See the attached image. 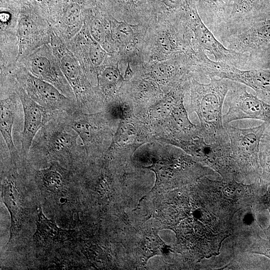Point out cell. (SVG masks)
Returning <instances> with one entry per match:
<instances>
[{
  "label": "cell",
  "mask_w": 270,
  "mask_h": 270,
  "mask_svg": "<svg viewBox=\"0 0 270 270\" xmlns=\"http://www.w3.org/2000/svg\"></svg>",
  "instance_id": "obj_31"
},
{
  "label": "cell",
  "mask_w": 270,
  "mask_h": 270,
  "mask_svg": "<svg viewBox=\"0 0 270 270\" xmlns=\"http://www.w3.org/2000/svg\"><path fill=\"white\" fill-rule=\"evenodd\" d=\"M268 10L244 24L225 32L218 38L226 48L248 54L252 69L260 68L270 52V18Z\"/></svg>",
  "instance_id": "obj_4"
},
{
  "label": "cell",
  "mask_w": 270,
  "mask_h": 270,
  "mask_svg": "<svg viewBox=\"0 0 270 270\" xmlns=\"http://www.w3.org/2000/svg\"><path fill=\"white\" fill-rule=\"evenodd\" d=\"M210 74L212 77L228 79L251 88L259 98L270 104V68L242 70L214 61Z\"/></svg>",
  "instance_id": "obj_16"
},
{
  "label": "cell",
  "mask_w": 270,
  "mask_h": 270,
  "mask_svg": "<svg viewBox=\"0 0 270 270\" xmlns=\"http://www.w3.org/2000/svg\"><path fill=\"white\" fill-rule=\"evenodd\" d=\"M232 236H236V244L241 250L270 258V240L262 238L256 232L249 234L240 232Z\"/></svg>",
  "instance_id": "obj_24"
},
{
  "label": "cell",
  "mask_w": 270,
  "mask_h": 270,
  "mask_svg": "<svg viewBox=\"0 0 270 270\" xmlns=\"http://www.w3.org/2000/svg\"><path fill=\"white\" fill-rule=\"evenodd\" d=\"M224 102L228 107L222 116L224 126L238 120L250 118L263 121L266 128H270V104L248 92L246 85L232 81Z\"/></svg>",
  "instance_id": "obj_11"
},
{
  "label": "cell",
  "mask_w": 270,
  "mask_h": 270,
  "mask_svg": "<svg viewBox=\"0 0 270 270\" xmlns=\"http://www.w3.org/2000/svg\"><path fill=\"white\" fill-rule=\"evenodd\" d=\"M21 4L12 0H0V72H10L18 61V18Z\"/></svg>",
  "instance_id": "obj_14"
},
{
  "label": "cell",
  "mask_w": 270,
  "mask_h": 270,
  "mask_svg": "<svg viewBox=\"0 0 270 270\" xmlns=\"http://www.w3.org/2000/svg\"><path fill=\"white\" fill-rule=\"evenodd\" d=\"M228 135L233 159L238 168L241 182H259L261 168L258 154L261 138L266 124L248 128L224 126Z\"/></svg>",
  "instance_id": "obj_5"
},
{
  "label": "cell",
  "mask_w": 270,
  "mask_h": 270,
  "mask_svg": "<svg viewBox=\"0 0 270 270\" xmlns=\"http://www.w3.org/2000/svg\"><path fill=\"white\" fill-rule=\"evenodd\" d=\"M8 169L2 172V197L11 216L10 238L11 240L20 224L22 210V201L18 192L16 163L10 157Z\"/></svg>",
  "instance_id": "obj_19"
},
{
  "label": "cell",
  "mask_w": 270,
  "mask_h": 270,
  "mask_svg": "<svg viewBox=\"0 0 270 270\" xmlns=\"http://www.w3.org/2000/svg\"><path fill=\"white\" fill-rule=\"evenodd\" d=\"M20 98L15 91L0 98V130L12 158L16 162L18 150L14 144L12 130Z\"/></svg>",
  "instance_id": "obj_20"
},
{
  "label": "cell",
  "mask_w": 270,
  "mask_h": 270,
  "mask_svg": "<svg viewBox=\"0 0 270 270\" xmlns=\"http://www.w3.org/2000/svg\"><path fill=\"white\" fill-rule=\"evenodd\" d=\"M42 212L40 206L35 238L47 242L61 240L66 231L59 228L53 221L46 218Z\"/></svg>",
  "instance_id": "obj_25"
},
{
  "label": "cell",
  "mask_w": 270,
  "mask_h": 270,
  "mask_svg": "<svg viewBox=\"0 0 270 270\" xmlns=\"http://www.w3.org/2000/svg\"><path fill=\"white\" fill-rule=\"evenodd\" d=\"M186 2L185 20L199 46L212 54L216 62L242 70L250 69L252 64L249 56L225 47L204 23L196 10L195 4L192 0Z\"/></svg>",
  "instance_id": "obj_10"
},
{
  "label": "cell",
  "mask_w": 270,
  "mask_h": 270,
  "mask_svg": "<svg viewBox=\"0 0 270 270\" xmlns=\"http://www.w3.org/2000/svg\"><path fill=\"white\" fill-rule=\"evenodd\" d=\"M119 74L117 70L111 64L106 66L98 76V88L102 96L106 98L112 96L114 92Z\"/></svg>",
  "instance_id": "obj_26"
},
{
  "label": "cell",
  "mask_w": 270,
  "mask_h": 270,
  "mask_svg": "<svg viewBox=\"0 0 270 270\" xmlns=\"http://www.w3.org/2000/svg\"><path fill=\"white\" fill-rule=\"evenodd\" d=\"M199 3V16L216 38L227 19V4L223 0H200Z\"/></svg>",
  "instance_id": "obj_22"
},
{
  "label": "cell",
  "mask_w": 270,
  "mask_h": 270,
  "mask_svg": "<svg viewBox=\"0 0 270 270\" xmlns=\"http://www.w3.org/2000/svg\"><path fill=\"white\" fill-rule=\"evenodd\" d=\"M260 204L266 208L270 216V184L268 186L266 190L262 196L260 200ZM263 232L266 236L267 238L270 240V224L266 228L263 229Z\"/></svg>",
  "instance_id": "obj_29"
},
{
  "label": "cell",
  "mask_w": 270,
  "mask_h": 270,
  "mask_svg": "<svg viewBox=\"0 0 270 270\" xmlns=\"http://www.w3.org/2000/svg\"><path fill=\"white\" fill-rule=\"evenodd\" d=\"M62 71L75 94L79 108L87 113L102 94L91 84L86 72L65 42L53 31L50 43Z\"/></svg>",
  "instance_id": "obj_6"
},
{
  "label": "cell",
  "mask_w": 270,
  "mask_h": 270,
  "mask_svg": "<svg viewBox=\"0 0 270 270\" xmlns=\"http://www.w3.org/2000/svg\"><path fill=\"white\" fill-rule=\"evenodd\" d=\"M258 160L262 171L260 182L268 188L270 184V134L265 132L260 142Z\"/></svg>",
  "instance_id": "obj_27"
},
{
  "label": "cell",
  "mask_w": 270,
  "mask_h": 270,
  "mask_svg": "<svg viewBox=\"0 0 270 270\" xmlns=\"http://www.w3.org/2000/svg\"><path fill=\"white\" fill-rule=\"evenodd\" d=\"M174 144L192 155L198 162L218 173L222 180L241 182L231 147L206 143L202 135L176 142Z\"/></svg>",
  "instance_id": "obj_9"
},
{
  "label": "cell",
  "mask_w": 270,
  "mask_h": 270,
  "mask_svg": "<svg viewBox=\"0 0 270 270\" xmlns=\"http://www.w3.org/2000/svg\"><path fill=\"white\" fill-rule=\"evenodd\" d=\"M184 192H177L182 245L198 261L218 255L224 240L232 234L237 211L207 176Z\"/></svg>",
  "instance_id": "obj_1"
},
{
  "label": "cell",
  "mask_w": 270,
  "mask_h": 270,
  "mask_svg": "<svg viewBox=\"0 0 270 270\" xmlns=\"http://www.w3.org/2000/svg\"><path fill=\"white\" fill-rule=\"evenodd\" d=\"M64 114L56 116L38 131L30 151L44 155L50 162L72 168L85 149L78 143V136L68 132Z\"/></svg>",
  "instance_id": "obj_3"
},
{
  "label": "cell",
  "mask_w": 270,
  "mask_h": 270,
  "mask_svg": "<svg viewBox=\"0 0 270 270\" xmlns=\"http://www.w3.org/2000/svg\"><path fill=\"white\" fill-rule=\"evenodd\" d=\"M84 24L93 38L106 52H111L112 38L110 22H108L104 17L94 13L88 8Z\"/></svg>",
  "instance_id": "obj_23"
},
{
  "label": "cell",
  "mask_w": 270,
  "mask_h": 270,
  "mask_svg": "<svg viewBox=\"0 0 270 270\" xmlns=\"http://www.w3.org/2000/svg\"><path fill=\"white\" fill-rule=\"evenodd\" d=\"M16 92L22 105L24 126L21 135L22 154L26 156L38 131L55 115L33 100L16 80Z\"/></svg>",
  "instance_id": "obj_17"
},
{
  "label": "cell",
  "mask_w": 270,
  "mask_h": 270,
  "mask_svg": "<svg viewBox=\"0 0 270 270\" xmlns=\"http://www.w3.org/2000/svg\"><path fill=\"white\" fill-rule=\"evenodd\" d=\"M18 62L32 74L50 84L64 95L76 102L74 92L50 44L38 48Z\"/></svg>",
  "instance_id": "obj_12"
},
{
  "label": "cell",
  "mask_w": 270,
  "mask_h": 270,
  "mask_svg": "<svg viewBox=\"0 0 270 270\" xmlns=\"http://www.w3.org/2000/svg\"><path fill=\"white\" fill-rule=\"evenodd\" d=\"M100 114H92L82 112L80 108L70 114H64L65 122L74 130L82 142L88 156L102 148L106 138L104 126L98 120Z\"/></svg>",
  "instance_id": "obj_18"
},
{
  "label": "cell",
  "mask_w": 270,
  "mask_h": 270,
  "mask_svg": "<svg viewBox=\"0 0 270 270\" xmlns=\"http://www.w3.org/2000/svg\"><path fill=\"white\" fill-rule=\"evenodd\" d=\"M49 167L35 172L34 180L42 190L51 193L62 191L71 182L72 173L56 162Z\"/></svg>",
  "instance_id": "obj_21"
},
{
  "label": "cell",
  "mask_w": 270,
  "mask_h": 270,
  "mask_svg": "<svg viewBox=\"0 0 270 270\" xmlns=\"http://www.w3.org/2000/svg\"><path fill=\"white\" fill-rule=\"evenodd\" d=\"M10 74L33 100L55 116L70 114L79 109L76 101L50 84L32 74L20 62H18Z\"/></svg>",
  "instance_id": "obj_7"
},
{
  "label": "cell",
  "mask_w": 270,
  "mask_h": 270,
  "mask_svg": "<svg viewBox=\"0 0 270 270\" xmlns=\"http://www.w3.org/2000/svg\"><path fill=\"white\" fill-rule=\"evenodd\" d=\"M268 14L269 17L270 18V8L268 10Z\"/></svg>",
  "instance_id": "obj_30"
},
{
  "label": "cell",
  "mask_w": 270,
  "mask_h": 270,
  "mask_svg": "<svg viewBox=\"0 0 270 270\" xmlns=\"http://www.w3.org/2000/svg\"><path fill=\"white\" fill-rule=\"evenodd\" d=\"M208 84L194 80L191 85V104L200 122L205 142L230 148L228 135L222 122V107L232 83L226 78H211Z\"/></svg>",
  "instance_id": "obj_2"
},
{
  "label": "cell",
  "mask_w": 270,
  "mask_h": 270,
  "mask_svg": "<svg viewBox=\"0 0 270 270\" xmlns=\"http://www.w3.org/2000/svg\"><path fill=\"white\" fill-rule=\"evenodd\" d=\"M52 28L42 8L31 2L21 5L18 34L20 60L38 48L50 42Z\"/></svg>",
  "instance_id": "obj_8"
},
{
  "label": "cell",
  "mask_w": 270,
  "mask_h": 270,
  "mask_svg": "<svg viewBox=\"0 0 270 270\" xmlns=\"http://www.w3.org/2000/svg\"><path fill=\"white\" fill-rule=\"evenodd\" d=\"M88 0H53L49 6L48 20L53 31L64 42L82 28Z\"/></svg>",
  "instance_id": "obj_13"
},
{
  "label": "cell",
  "mask_w": 270,
  "mask_h": 270,
  "mask_svg": "<svg viewBox=\"0 0 270 270\" xmlns=\"http://www.w3.org/2000/svg\"><path fill=\"white\" fill-rule=\"evenodd\" d=\"M112 36L114 35L115 39L122 45H128L134 40V32L130 25L125 22H118L115 24L110 22Z\"/></svg>",
  "instance_id": "obj_28"
},
{
  "label": "cell",
  "mask_w": 270,
  "mask_h": 270,
  "mask_svg": "<svg viewBox=\"0 0 270 270\" xmlns=\"http://www.w3.org/2000/svg\"><path fill=\"white\" fill-rule=\"evenodd\" d=\"M74 55L89 80H97L100 70L111 64L106 51L90 35L84 24L80 31L65 42Z\"/></svg>",
  "instance_id": "obj_15"
}]
</instances>
